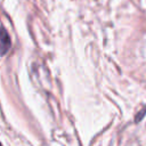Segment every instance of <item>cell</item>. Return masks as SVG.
<instances>
[{
  "mask_svg": "<svg viewBox=\"0 0 146 146\" xmlns=\"http://www.w3.org/2000/svg\"><path fill=\"white\" fill-rule=\"evenodd\" d=\"M11 41L7 33V31L0 26V56H3L7 54V51L10 49Z\"/></svg>",
  "mask_w": 146,
  "mask_h": 146,
  "instance_id": "6da1fadb",
  "label": "cell"
},
{
  "mask_svg": "<svg viewBox=\"0 0 146 146\" xmlns=\"http://www.w3.org/2000/svg\"><path fill=\"white\" fill-rule=\"evenodd\" d=\"M145 113H146V107H145L140 113H138V115L136 116V119H135V120H136V121H140V120L143 119V116L145 115Z\"/></svg>",
  "mask_w": 146,
  "mask_h": 146,
  "instance_id": "7a4b0ae2",
  "label": "cell"
},
{
  "mask_svg": "<svg viewBox=\"0 0 146 146\" xmlns=\"http://www.w3.org/2000/svg\"><path fill=\"white\" fill-rule=\"evenodd\" d=\"M0 146H2V145H1V144H0Z\"/></svg>",
  "mask_w": 146,
  "mask_h": 146,
  "instance_id": "3957f363",
  "label": "cell"
}]
</instances>
